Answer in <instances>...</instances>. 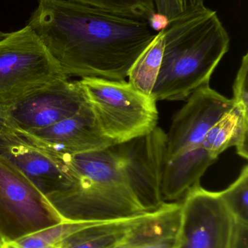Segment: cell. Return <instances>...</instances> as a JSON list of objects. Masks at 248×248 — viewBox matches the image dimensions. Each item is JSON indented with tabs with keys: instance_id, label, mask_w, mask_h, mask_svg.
<instances>
[{
	"instance_id": "ac0fdd59",
	"label": "cell",
	"mask_w": 248,
	"mask_h": 248,
	"mask_svg": "<svg viewBox=\"0 0 248 248\" xmlns=\"http://www.w3.org/2000/svg\"><path fill=\"white\" fill-rule=\"evenodd\" d=\"M219 193L236 221L248 224V165L243 168L238 178Z\"/></svg>"
},
{
	"instance_id": "d4e9b609",
	"label": "cell",
	"mask_w": 248,
	"mask_h": 248,
	"mask_svg": "<svg viewBox=\"0 0 248 248\" xmlns=\"http://www.w3.org/2000/svg\"><path fill=\"white\" fill-rule=\"evenodd\" d=\"M7 33H4V32L0 31V40H1V39H4V38L5 37V36H7Z\"/></svg>"
},
{
	"instance_id": "3957f363",
	"label": "cell",
	"mask_w": 248,
	"mask_h": 248,
	"mask_svg": "<svg viewBox=\"0 0 248 248\" xmlns=\"http://www.w3.org/2000/svg\"><path fill=\"white\" fill-rule=\"evenodd\" d=\"M61 158L72 183L48 200L64 221H108L147 212L128 185L113 145Z\"/></svg>"
},
{
	"instance_id": "52a82bcc",
	"label": "cell",
	"mask_w": 248,
	"mask_h": 248,
	"mask_svg": "<svg viewBox=\"0 0 248 248\" xmlns=\"http://www.w3.org/2000/svg\"><path fill=\"white\" fill-rule=\"evenodd\" d=\"M174 248H231L236 221L220 195L200 184L183 197Z\"/></svg>"
},
{
	"instance_id": "6da1fadb",
	"label": "cell",
	"mask_w": 248,
	"mask_h": 248,
	"mask_svg": "<svg viewBox=\"0 0 248 248\" xmlns=\"http://www.w3.org/2000/svg\"><path fill=\"white\" fill-rule=\"evenodd\" d=\"M28 26L64 75L125 81L152 42L146 19L66 0H38Z\"/></svg>"
},
{
	"instance_id": "8fae6325",
	"label": "cell",
	"mask_w": 248,
	"mask_h": 248,
	"mask_svg": "<svg viewBox=\"0 0 248 248\" xmlns=\"http://www.w3.org/2000/svg\"><path fill=\"white\" fill-rule=\"evenodd\" d=\"M0 157L17 168L47 198L66 190L72 183L61 157L38 147L13 128L0 134Z\"/></svg>"
},
{
	"instance_id": "ffe728a7",
	"label": "cell",
	"mask_w": 248,
	"mask_h": 248,
	"mask_svg": "<svg viewBox=\"0 0 248 248\" xmlns=\"http://www.w3.org/2000/svg\"><path fill=\"white\" fill-rule=\"evenodd\" d=\"M156 13L169 21L205 7L204 0H153Z\"/></svg>"
},
{
	"instance_id": "603a6c76",
	"label": "cell",
	"mask_w": 248,
	"mask_h": 248,
	"mask_svg": "<svg viewBox=\"0 0 248 248\" xmlns=\"http://www.w3.org/2000/svg\"><path fill=\"white\" fill-rule=\"evenodd\" d=\"M177 239V238H176ZM176 239L165 240L154 243H141V244H122L116 248H174Z\"/></svg>"
},
{
	"instance_id": "7c38bea8",
	"label": "cell",
	"mask_w": 248,
	"mask_h": 248,
	"mask_svg": "<svg viewBox=\"0 0 248 248\" xmlns=\"http://www.w3.org/2000/svg\"><path fill=\"white\" fill-rule=\"evenodd\" d=\"M19 132L58 157L102 150L115 144L103 134L87 100L75 114L54 125L33 132Z\"/></svg>"
},
{
	"instance_id": "ba28073f",
	"label": "cell",
	"mask_w": 248,
	"mask_h": 248,
	"mask_svg": "<svg viewBox=\"0 0 248 248\" xmlns=\"http://www.w3.org/2000/svg\"><path fill=\"white\" fill-rule=\"evenodd\" d=\"M87 102L78 81L59 78L20 96L1 108L10 128L33 132L75 114Z\"/></svg>"
},
{
	"instance_id": "5b68a950",
	"label": "cell",
	"mask_w": 248,
	"mask_h": 248,
	"mask_svg": "<svg viewBox=\"0 0 248 248\" xmlns=\"http://www.w3.org/2000/svg\"><path fill=\"white\" fill-rule=\"evenodd\" d=\"M59 78H68L28 25L0 40V107Z\"/></svg>"
},
{
	"instance_id": "7a4b0ae2",
	"label": "cell",
	"mask_w": 248,
	"mask_h": 248,
	"mask_svg": "<svg viewBox=\"0 0 248 248\" xmlns=\"http://www.w3.org/2000/svg\"><path fill=\"white\" fill-rule=\"evenodd\" d=\"M164 51L151 97L183 100L209 84L228 52L230 36L216 12L205 7L169 21L163 29Z\"/></svg>"
},
{
	"instance_id": "d6986e66",
	"label": "cell",
	"mask_w": 248,
	"mask_h": 248,
	"mask_svg": "<svg viewBox=\"0 0 248 248\" xmlns=\"http://www.w3.org/2000/svg\"><path fill=\"white\" fill-rule=\"evenodd\" d=\"M149 20L156 13L153 0H66Z\"/></svg>"
},
{
	"instance_id": "5bb4252c",
	"label": "cell",
	"mask_w": 248,
	"mask_h": 248,
	"mask_svg": "<svg viewBox=\"0 0 248 248\" xmlns=\"http://www.w3.org/2000/svg\"><path fill=\"white\" fill-rule=\"evenodd\" d=\"M201 146L215 159L229 147L234 146L237 155L248 160V108L234 103L207 133Z\"/></svg>"
},
{
	"instance_id": "44dd1931",
	"label": "cell",
	"mask_w": 248,
	"mask_h": 248,
	"mask_svg": "<svg viewBox=\"0 0 248 248\" xmlns=\"http://www.w3.org/2000/svg\"><path fill=\"white\" fill-rule=\"evenodd\" d=\"M248 53L242 58L240 68L233 84V103L242 105L248 108Z\"/></svg>"
},
{
	"instance_id": "2e32d148",
	"label": "cell",
	"mask_w": 248,
	"mask_h": 248,
	"mask_svg": "<svg viewBox=\"0 0 248 248\" xmlns=\"http://www.w3.org/2000/svg\"><path fill=\"white\" fill-rule=\"evenodd\" d=\"M164 31L156 35L130 69L129 84L137 91L151 96L161 67L164 51Z\"/></svg>"
},
{
	"instance_id": "cb8c5ba5",
	"label": "cell",
	"mask_w": 248,
	"mask_h": 248,
	"mask_svg": "<svg viewBox=\"0 0 248 248\" xmlns=\"http://www.w3.org/2000/svg\"><path fill=\"white\" fill-rule=\"evenodd\" d=\"M10 127L8 126L6 120L5 116H4V112L2 109L0 107V134L4 132L6 130L8 129Z\"/></svg>"
},
{
	"instance_id": "7402d4cb",
	"label": "cell",
	"mask_w": 248,
	"mask_h": 248,
	"mask_svg": "<svg viewBox=\"0 0 248 248\" xmlns=\"http://www.w3.org/2000/svg\"><path fill=\"white\" fill-rule=\"evenodd\" d=\"M231 248H248V224L237 222Z\"/></svg>"
},
{
	"instance_id": "8992f818",
	"label": "cell",
	"mask_w": 248,
	"mask_h": 248,
	"mask_svg": "<svg viewBox=\"0 0 248 248\" xmlns=\"http://www.w3.org/2000/svg\"><path fill=\"white\" fill-rule=\"evenodd\" d=\"M64 221L38 188L0 157V246Z\"/></svg>"
},
{
	"instance_id": "e0dca14e",
	"label": "cell",
	"mask_w": 248,
	"mask_h": 248,
	"mask_svg": "<svg viewBox=\"0 0 248 248\" xmlns=\"http://www.w3.org/2000/svg\"><path fill=\"white\" fill-rule=\"evenodd\" d=\"M64 221L0 246V248H53L64 238L95 223Z\"/></svg>"
},
{
	"instance_id": "9c48e42d",
	"label": "cell",
	"mask_w": 248,
	"mask_h": 248,
	"mask_svg": "<svg viewBox=\"0 0 248 248\" xmlns=\"http://www.w3.org/2000/svg\"><path fill=\"white\" fill-rule=\"evenodd\" d=\"M131 190L146 211L163 202L161 182L165 161L166 133L160 127L125 142L113 144Z\"/></svg>"
},
{
	"instance_id": "30bf717a",
	"label": "cell",
	"mask_w": 248,
	"mask_h": 248,
	"mask_svg": "<svg viewBox=\"0 0 248 248\" xmlns=\"http://www.w3.org/2000/svg\"><path fill=\"white\" fill-rule=\"evenodd\" d=\"M229 99L205 84L188 97L166 134L165 161L201 145L205 135L232 107Z\"/></svg>"
},
{
	"instance_id": "277c9868",
	"label": "cell",
	"mask_w": 248,
	"mask_h": 248,
	"mask_svg": "<svg viewBox=\"0 0 248 248\" xmlns=\"http://www.w3.org/2000/svg\"><path fill=\"white\" fill-rule=\"evenodd\" d=\"M78 83L103 134L115 144L146 135L157 126V102L129 83L95 77Z\"/></svg>"
},
{
	"instance_id": "4fadbf2b",
	"label": "cell",
	"mask_w": 248,
	"mask_h": 248,
	"mask_svg": "<svg viewBox=\"0 0 248 248\" xmlns=\"http://www.w3.org/2000/svg\"><path fill=\"white\" fill-rule=\"evenodd\" d=\"M217 159L202 146L165 162L161 182L163 202H178L195 185Z\"/></svg>"
},
{
	"instance_id": "9a60e30c",
	"label": "cell",
	"mask_w": 248,
	"mask_h": 248,
	"mask_svg": "<svg viewBox=\"0 0 248 248\" xmlns=\"http://www.w3.org/2000/svg\"><path fill=\"white\" fill-rule=\"evenodd\" d=\"M143 214L95 223L67 236L53 248H116L125 241Z\"/></svg>"
}]
</instances>
